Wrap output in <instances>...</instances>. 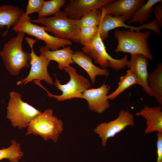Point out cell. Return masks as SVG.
<instances>
[{
    "mask_svg": "<svg viewBox=\"0 0 162 162\" xmlns=\"http://www.w3.org/2000/svg\"><path fill=\"white\" fill-rule=\"evenodd\" d=\"M34 24H41L45 31L56 38L78 43L79 28L77 20L68 17L60 10L50 17H41L31 20Z\"/></svg>",
    "mask_w": 162,
    "mask_h": 162,
    "instance_id": "cell-1",
    "label": "cell"
},
{
    "mask_svg": "<svg viewBox=\"0 0 162 162\" xmlns=\"http://www.w3.org/2000/svg\"><path fill=\"white\" fill-rule=\"evenodd\" d=\"M17 35L6 42L0 52L1 57L7 70L12 76H17L21 70L29 66L30 53L23 50L22 42L25 33L17 32Z\"/></svg>",
    "mask_w": 162,
    "mask_h": 162,
    "instance_id": "cell-2",
    "label": "cell"
},
{
    "mask_svg": "<svg viewBox=\"0 0 162 162\" xmlns=\"http://www.w3.org/2000/svg\"><path fill=\"white\" fill-rule=\"evenodd\" d=\"M151 34L150 31L144 32L131 30H116L114 36L118 44L115 52L129 53L131 55L140 54L150 59L153 58L148 45L147 40Z\"/></svg>",
    "mask_w": 162,
    "mask_h": 162,
    "instance_id": "cell-3",
    "label": "cell"
},
{
    "mask_svg": "<svg viewBox=\"0 0 162 162\" xmlns=\"http://www.w3.org/2000/svg\"><path fill=\"white\" fill-rule=\"evenodd\" d=\"M63 126L62 120L53 116V110L47 109L30 122L26 135H39L46 141L51 139L56 143L63 131Z\"/></svg>",
    "mask_w": 162,
    "mask_h": 162,
    "instance_id": "cell-4",
    "label": "cell"
},
{
    "mask_svg": "<svg viewBox=\"0 0 162 162\" xmlns=\"http://www.w3.org/2000/svg\"><path fill=\"white\" fill-rule=\"evenodd\" d=\"M64 70L70 76V80L65 84H61L55 74L56 80L54 85L58 90L62 92L61 95H56L50 93L41 85L39 81L36 82L35 84L44 89L49 97L54 98L59 101L70 100L75 98H80L81 94L85 90L90 88V82L84 76L79 75L76 69L71 65Z\"/></svg>",
    "mask_w": 162,
    "mask_h": 162,
    "instance_id": "cell-5",
    "label": "cell"
},
{
    "mask_svg": "<svg viewBox=\"0 0 162 162\" xmlns=\"http://www.w3.org/2000/svg\"><path fill=\"white\" fill-rule=\"evenodd\" d=\"M9 95L7 118L14 127L20 129L26 128L31 121L41 112L23 101L21 94L12 91L10 92Z\"/></svg>",
    "mask_w": 162,
    "mask_h": 162,
    "instance_id": "cell-6",
    "label": "cell"
},
{
    "mask_svg": "<svg viewBox=\"0 0 162 162\" xmlns=\"http://www.w3.org/2000/svg\"><path fill=\"white\" fill-rule=\"evenodd\" d=\"M82 49L83 53L93 58L95 64H99L103 69L111 67L119 70L126 66L128 61L127 55H124L122 58L119 59L113 58L109 55L99 31L93 40L83 46Z\"/></svg>",
    "mask_w": 162,
    "mask_h": 162,
    "instance_id": "cell-7",
    "label": "cell"
},
{
    "mask_svg": "<svg viewBox=\"0 0 162 162\" xmlns=\"http://www.w3.org/2000/svg\"><path fill=\"white\" fill-rule=\"evenodd\" d=\"M24 14L13 27V30L16 32H23L27 35L34 36L38 40L43 41L45 46L52 51L72 45L71 41L59 39L50 35L45 31L43 26L32 23L30 17L29 16H25Z\"/></svg>",
    "mask_w": 162,
    "mask_h": 162,
    "instance_id": "cell-8",
    "label": "cell"
},
{
    "mask_svg": "<svg viewBox=\"0 0 162 162\" xmlns=\"http://www.w3.org/2000/svg\"><path fill=\"white\" fill-rule=\"evenodd\" d=\"M126 20L124 16H112L106 13L103 7L100 11V19L98 27L99 33L103 40L107 38L109 32L115 28L124 27L135 31H140L143 29H148L153 31L158 36H160V27L155 20L149 23L135 27L126 25Z\"/></svg>",
    "mask_w": 162,
    "mask_h": 162,
    "instance_id": "cell-9",
    "label": "cell"
},
{
    "mask_svg": "<svg viewBox=\"0 0 162 162\" xmlns=\"http://www.w3.org/2000/svg\"><path fill=\"white\" fill-rule=\"evenodd\" d=\"M25 39L31 49L29 61L31 69L28 76L24 78H21L20 80L17 82L16 85L20 86L23 84L24 85L35 80H44L50 85H53V80L47 70V67L50 61L42 55L40 54L38 56L35 54L34 50L33 45L37 42V40L29 37H26Z\"/></svg>",
    "mask_w": 162,
    "mask_h": 162,
    "instance_id": "cell-10",
    "label": "cell"
},
{
    "mask_svg": "<svg viewBox=\"0 0 162 162\" xmlns=\"http://www.w3.org/2000/svg\"><path fill=\"white\" fill-rule=\"evenodd\" d=\"M134 125L133 114L127 110H121L116 119L108 122L100 124L94 129V131L101 138L103 146L106 147L108 139L114 137L127 126L132 127Z\"/></svg>",
    "mask_w": 162,
    "mask_h": 162,
    "instance_id": "cell-11",
    "label": "cell"
},
{
    "mask_svg": "<svg viewBox=\"0 0 162 162\" xmlns=\"http://www.w3.org/2000/svg\"><path fill=\"white\" fill-rule=\"evenodd\" d=\"M111 86L104 83L97 88H90L85 90L80 98L86 100L90 110L101 114L110 107L107 96Z\"/></svg>",
    "mask_w": 162,
    "mask_h": 162,
    "instance_id": "cell-12",
    "label": "cell"
},
{
    "mask_svg": "<svg viewBox=\"0 0 162 162\" xmlns=\"http://www.w3.org/2000/svg\"><path fill=\"white\" fill-rule=\"evenodd\" d=\"M114 0H69L63 6V12L69 18L79 20L87 12L99 9Z\"/></svg>",
    "mask_w": 162,
    "mask_h": 162,
    "instance_id": "cell-13",
    "label": "cell"
},
{
    "mask_svg": "<svg viewBox=\"0 0 162 162\" xmlns=\"http://www.w3.org/2000/svg\"><path fill=\"white\" fill-rule=\"evenodd\" d=\"M146 3L145 0H118L104 6L106 14L112 16H123L129 21L137 10Z\"/></svg>",
    "mask_w": 162,
    "mask_h": 162,
    "instance_id": "cell-14",
    "label": "cell"
},
{
    "mask_svg": "<svg viewBox=\"0 0 162 162\" xmlns=\"http://www.w3.org/2000/svg\"><path fill=\"white\" fill-rule=\"evenodd\" d=\"M148 59L141 54L131 55V59L128 61L126 66L135 74L138 84L142 87L143 90L148 95L152 96L147 81L148 75L147 70Z\"/></svg>",
    "mask_w": 162,
    "mask_h": 162,
    "instance_id": "cell-15",
    "label": "cell"
},
{
    "mask_svg": "<svg viewBox=\"0 0 162 162\" xmlns=\"http://www.w3.org/2000/svg\"><path fill=\"white\" fill-rule=\"evenodd\" d=\"M160 105L155 107L145 106L136 115L142 116L146 121V127L144 130L145 134L154 132H162V112Z\"/></svg>",
    "mask_w": 162,
    "mask_h": 162,
    "instance_id": "cell-16",
    "label": "cell"
},
{
    "mask_svg": "<svg viewBox=\"0 0 162 162\" xmlns=\"http://www.w3.org/2000/svg\"><path fill=\"white\" fill-rule=\"evenodd\" d=\"M72 58L74 63H76L87 72L93 85H94L97 76L107 77L109 73L107 69H103L94 65L92 58L82 51L79 50L74 52Z\"/></svg>",
    "mask_w": 162,
    "mask_h": 162,
    "instance_id": "cell-17",
    "label": "cell"
},
{
    "mask_svg": "<svg viewBox=\"0 0 162 162\" xmlns=\"http://www.w3.org/2000/svg\"><path fill=\"white\" fill-rule=\"evenodd\" d=\"M40 54L46 57L50 61L53 60L58 64L59 69L64 70L70 64L74 63L72 58L74 51L71 47L67 46L61 49L51 50L46 46L40 49Z\"/></svg>",
    "mask_w": 162,
    "mask_h": 162,
    "instance_id": "cell-18",
    "label": "cell"
},
{
    "mask_svg": "<svg viewBox=\"0 0 162 162\" xmlns=\"http://www.w3.org/2000/svg\"><path fill=\"white\" fill-rule=\"evenodd\" d=\"M21 9L10 5H0V28L6 26V30L2 34L6 36L10 28L16 25L24 14Z\"/></svg>",
    "mask_w": 162,
    "mask_h": 162,
    "instance_id": "cell-19",
    "label": "cell"
},
{
    "mask_svg": "<svg viewBox=\"0 0 162 162\" xmlns=\"http://www.w3.org/2000/svg\"><path fill=\"white\" fill-rule=\"evenodd\" d=\"M147 83L152 96L159 105H162V64H158L156 68L148 74Z\"/></svg>",
    "mask_w": 162,
    "mask_h": 162,
    "instance_id": "cell-20",
    "label": "cell"
},
{
    "mask_svg": "<svg viewBox=\"0 0 162 162\" xmlns=\"http://www.w3.org/2000/svg\"><path fill=\"white\" fill-rule=\"evenodd\" d=\"M162 1L161 0H148L137 10L128 23L139 22L142 24L145 23L149 19L153 11L154 6Z\"/></svg>",
    "mask_w": 162,
    "mask_h": 162,
    "instance_id": "cell-21",
    "label": "cell"
},
{
    "mask_svg": "<svg viewBox=\"0 0 162 162\" xmlns=\"http://www.w3.org/2000/svg\"><path fill=\"white\" fill-rule=\"evenodd\" d=\"M117 88L111 93L107 95V98L112 100L116 98L120 94L130 86L138 84V82L136 75L130 69L127 71L125 75H122L120 77Z\"/></svg>",
    "mask_w": 162,
    "mask_h": 162,
    "instance_id": "cell-22",
    "label": "cell"
},
{
    "mask_svg": "<svg viewBox=\"0 0 162 162\" xmlns=\"http://www.w3.org/2000/svg\"><path fill=\"white\" fill-rule=\"evenodd\" d=\"M23 156L20 144L15 140L11 141V144L8 148L0 149V160L7 159L10 162H19Z\"/></svg>",
    "mask_w": 162,
    "mask_h": 162,
    "instance_id": "cell-23",
    "label": "cell"
},
{
    "mask_svg": "<svg viewBox=\"0 0 162 162\" xmlns=\"http://www.w3.org/2000/svg\"><path fill=\"white\" fill-rule=\"evenodd\" d=\"M65 0H50L44 1L38 12L39 17H46L52 15H54L66 3Z\"/></svg>",
    "mask_w": 162,
    "mask_h": 162,
    "instance_id": "cell-24",
    "label": "cell"
},
{
    "mask_svg": "<svg viewBox=\"0 0 162 162\" xmlns=\"http://www.w3.org/2000/svg\"><path fill=\"white\" fill-rule=\"evenodd\" d=\"M100 19V11L98 9L89 11L77 20L78 25L80 29L90 26H98Z\"/></svg>",
    "mask_w": 162,
    "mask_h": 162,
    "instance_id": "cell-25",
    "label": "cell"
},
{
    "mask_svg": "<svg viewBox=\"0 0 162 162\" xmlns=\"http://www.w3.org/2000/svg\"><path fill=\"white\" fill-rule=\"evenodd\" d=\"M99 32L98 26H90L80 29L79 43L84 46L90 43Z\"/></svg>",
    "mask_w": 162,
    "mask_h": 162,
    "instance_id": "cell-26",
    "label": "cell"
},
{
    "mask_svg": "<svg viewBox=\"0 0 162 162\" xmlns=\"http://www.w3.org/2000/svg\"><path fill=\"white\" fill-rule=\"evenodd\" d=\"M44 1L43 0H29L24 16L26 17L31 14L35 12L38 13Z\"/></svg>",
    "mask_w": 162,
    "mask_h": 162,
    "instance_id": "cell-27",
    "label": "cell"
},
{
    "mask_svg": "<svg viewBox=\"0 0 162 162\" xmlns=\"http://www.w3.org/2000/svg\"><path fill=\"white\" fill-rule=\"evenodd\" d=\"M157 162H162V132H157Z\"/></svg>",
    "mask_w": 162,
    "mask_h": 162,
    "instance_id": "cell-28",
    "label": "cell"
},
{
    "mask_svg": "<svg viewBox=\"0 0 162 162\" xmlns=\"http://www.w3.org/2000/svg\"><path fill=\"white\" fill-rule=\"evenodd\" d=\"M154 14L159 27L162 28V1L156 6L154 10Z\"/></svg>",
    "mask_w": 162,
    "mask_h": 162,
    "instance_id": "cell-29",
    "label": "cell"
},
{
    "mask_svg": "<svg viewBox=\"0 0 162 162\" xmlns=\"http://www.w3.org/2000/svg\"><path fill=\"white\" fill-rule=\"evenodd\" d=\"M22 162H25V161H22Z\"/></svg>",
    "mask_w": 162,
    "mask_h": 162,
    "instance_id": "cell-30",
    "label": "cell"
}]
</instances>
